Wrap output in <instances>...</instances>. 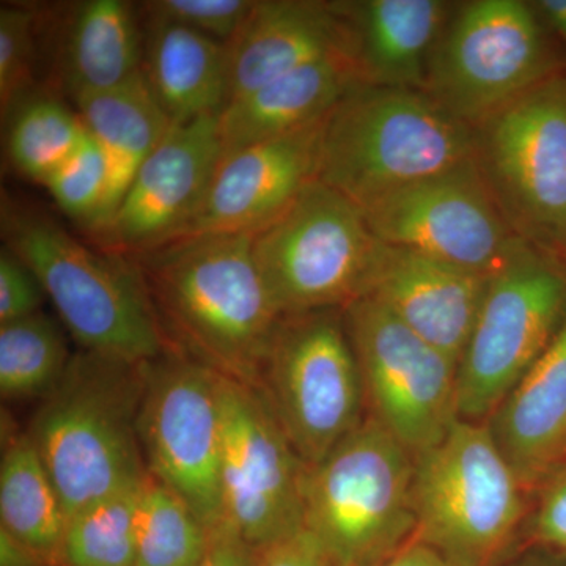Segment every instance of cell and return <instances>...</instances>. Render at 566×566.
I'll use <instances>...</instances> for the list:
<instances>
[{
  "label": "cell",
  "instance_id": "1",
  "mask_svg": "<svg viewBox=\"0 0 566 566\" xmlns=\"http://www.w3.org/2000/svg\"><path fill=\"white\" fill-rule=\"evenodd\" d=\"M252 243L253 234H189L126 260L172 349L259 389L282 315Z\"/></svg>",
  "mask_w": 566,
  "mask_h": 566
},
{
  "label": "cell",
  "instance_id": "2",
  "mask_svg": "<svg viewBox=\"0 0 566 566\" xmlns=\"http://www.w3.org/2000/svg\"><path fill=\"white\" fill-rule=\"evenodd\" d=\"M145 364L81 352L41 398L28 433L66 517L147 476L137 433Z\"/></svg>",
  "mask_w": 566,
  "mask_h": 566
},
{
  "label": "cell",
  "instance_id": "3",
  "mask_svg": "<svg viewBox=\"0 0 566 566\" xmlns=\"http://www.w3.org/2000/svg\"><path fill=\"white\" fill-rule=\"evenodd\" d=\"M474 155V128L427 92L360 85L324 123L318 181L364 210Z\"/></svg>",
  "mask_w": 566,
  "mask_h": 566
},
{
  "label": "cell",
  "instance_id": "4",
  "mask_svg": "<svg viewBox=\"0 0 566 566\" xmlns=\"http://www.w3.org/2000/svg\"><path fill=\"white\" fill-rule=\"evenodd\" d=\"M2 232L82 352L145 364L172 349L128 260L82 244L40 212L3 207Z\"/></svg>",
  "mask_w": 566,
  "mask_h": 566
},
{
  "label": "cell",
  "instance_id": "5",
  "mask_svg": "<svg viewBox=\"0 0 566 566\" xmlns=\"http://www.w3.org/2000/svg\"><path fill=\"white\" fill-rule=\"evenodd\" d=\"M528 494L488 423L457 420L416 458V538L450 566H497L524 532Z\"/></svg>",
  "mask_w": 566,
  "mask_h": 566
},
{
  "label": "cell",
  "instance_id": "6",
  "mask_svg": "<svg viewBox=\"0 0 566 566\" xmlns=\"http://www.w3.org/2000/svg\"><path fill=\"white\" fill-rule=\"evenodd\" d=\"M416 457L370 416L304 475V531L340 566H375L416 536Z\"/></svg>",
  "mask_w": 566,
  "mask_h": 566
},
{
  "label": "cell",
  "instance_id": "7",
  "mask_svg": "<svg viewBox=\"0 0 566 566\" xmlns=\"http://www.w3.org/2000/svg\"><path fill=\"white\" fill-rule=\"evenodd\" d=\"M565 316L566 263L517 241L490 275L458 360V419L486 422L545 352Z\"/></svg>",
  "mask_w": 566,
  "mask_h": 566
},
{
  "label": "cell",
  "instance_id": "8",
  "mask_svg": "<svg viewBox=\"0 0 566 566\" xmlns=\"http://www.w3.org/2000/svg\"><path fill=\"white\" fill-rule=\"evenodd\" d=\"M381 241L344 193L314 181L270 226L252 252L282 316L344 308L365 296Z\"/></svg>",
  "mask_w": 566,
  "mask_h": 566
},
{
  "label": "cell",
  "instance_id": "9",
  "mask_svg": "<svg viewBox=\"0 0 566 566\" xmlns=\"http://www.w3.org/2000/svg\"><path fill=\"white\" fill-rule=\"evenodd\" d=\"M474 161L510 229L566 263V73L474 128Z\"/></svg>",
  "mask_w": 566,
  "mask_h": 566
},
{
  "label": "cell",
  "instance_id": "10",
  "mask_svg": "<svg viewBox=\"0 0 566 566\" xmlns=\"http://www.w3.org/2000/svg\"><path fill=\"white\" fill-rule=\"evenodd\" d=\"M560 71L534 3L474 0L453 10L423 92L475 128Z\"/></svg>",
  "mask_w": 566,
  "mask_h": 566
},
{
  "label": "cell",
  "instance_id": "11",
  "mask_svg": "<svg viewBox=\"0 0 566 566\" xmlns=\"http://www.w3.org/2000/svg\"><path fill=\"white\" fill-rule=\"evenodd\" d=\"M256 390L307 465L353 433L367 401L344 311L282 316Z\"/></svg>",
  "mask_w": 566,
  "mask_h": 566
},
{
  "label": "cell",
  "instance_id": "12",
  "mask_svg": "<svg viewBox=\"0 0 566 566\" xmlns=\"http://www.w3.org/2000/svg\"><path fill=\"white\" fill-rule=\"evenodd\" d=\"M223 376L169 349L145 364L137 433L145 468L212 532L223 527Z\"/></svg>",
  "mask_w": 566,
  "mask_h": 566
},
{
  "label": "cell",
  "instance_id": "13",
  "mask_svg": "<svg viewBox=\"0 0 566 566\" xmlns=\"http://www.w3.org/2000/svg\"><path fill=\"white\" fill-rule=\"evenodd\" d=\"M367 416L416 458L457 422L458 363L420 338L371 297L344 308Z\"/></svg>",
  "mask_w": 566,
  "mask_h": 566
},
{
  "label": "cell",
  "instance_id": "14",
  "mask_svg": "<svg viewBox=\"0 0 566 566\" xmlns=\"http://www.w3.org/2000/svg\"><path fill=\"white\" fill-rule=\"evenodd\" d=\"M223 526L255 551L304 531L307 464L263 395L223 376Z\"/></svg>",
  "mask_w": 566,
  "mask_h": 566
},
{
  "label": "cell",
  "instance_id": "15",
  "mask_svg": "<svg viewBox=\"0 0 566 566\" xmlns=\"http://www.w3.org/2000/svg\"><path fill=\"white\" fill-rule=\"evenodd\" d=\"M381 243L491 275L517 241L474 159L387 193L364 208Z\"/></svg>",
  "mask_w": 566,
  "mask_h": 566
},
{
  "label": "cell",
  "instance_id": "16",
  "mask_svg": "<svg viewBox=\"0 0 566 566\" xmlns=\"http://www.w3.org/2000/svg\"><path fill=\"white\" fill-rule=\"evenodd\" d=\"M219 117L170 126L145 159L106 226L91 233L98 251L129 256L186 233L221 161Z\"/></svg>",
  "mask_w": 566,
  "mask_h": 566
},
{
  "label": "cell",
  "instance_id": "17",
  "mask_svg": "<svg viewBox=\"0 0 566 566\" xmlns=\"http://www.w3.org/2000/svg\"><path fill=\"white\" fill-rule=\"evenodd\" d=\"M326 118L300 132L222 153L203 202L182 237L255 234L275 221L318 180Z\"/></svg>",
  "mask_w": 566,
  "mask_h": 566
},
{
  "label": "cell",
  "instance_id": "18",
  "mask_svg": "<svg viewBox=\"0 0 566 566\" xmlns=\"http://www.w3.org/2000/svg\"><path fill=\"white\" fill-rule=\"evenodd\" d=\"M488 281L490 275L382 243L365 296L458 363Z\"/></svg>",
  "mask_w": 566,
  "mask_h": 566
},
{
  "label": "cell",
  "instance_id": "19",
  "mask_svg": "<svg viewBox=\"0 0 566 566\" xmlns=\"http://www.w3.org/2000/svg\"><path fill=\"white\" fill-rule=\"evenodd\" d=\"M227 44L229 104L311 63L335 55L356 61L352 22L342 2L260 0Z\"/></svg>",
  "mask_w": 566,
  "mask_h": 566
},
{
  "label": "cell",
  "instance_id": "20",
  "mask_svg": "<svg viewBox=\"0 0 566 566\" xmlns=\"http://www.w3.org/2000/svg\"><path fill=\"white\" fill-rule=\"evenodd\" d=\"M531 493L566 461V316L531 370L486 420Z\"/></svg>",
  "mask_w": 566,
  "mask_h": 566
},
{
  "label": "cell",
  "instance_id": "21",
  "mask_svg": "<svg viewBox=\"0 0 566 566\" xmlns=\"http://www.w3.org/2000/svg\"><path fill=\"white\" fill-rule=\"evenodd\" d=\"M365 85L423 91L428 66L455 7L441 0L342 2Z\"/></svg>",
  "mask_w": 566,
  "mask_h": 566
},
{
  "label": "cell",
  "instance_id": "22",
  "mask_svg": "<svg viewBox=\"0 0 566 566\" xmlns=\"http://www.w3.org/2000/svg\"><path fill=\"white\" fill-rule=\"evenodd\" d=\"M365 85L352 55L311 63L234 99L219 115L222 153L300 132L322 122Z\"/></svg>",
  "mask_w": 566,
  "mask_h": 566
},
{
  "label": "cell",
  "instance_id": "23",
  "mask_svg": "<svg viewBox=\"0 0 566 566\" xmlns=\"http://www.w3.org/2000/svg\"><path fill=\"white\" fill-rule=\"evenodd\" d=\"M142 74L172 125L219 117L229 104V44L191 29L148 22Z\"/></svg>",
  "mask_w": 566,
  "mask_h": 566
},
{
  "label": "cell",
  "instance_id": "24",
  "mask_svg": "<svg viewBox=\"0 0 566 566\" xmlns=\"http://www.w3.org/2000/svg\"><path fill=\"white\" fill-rule=\"evenodd\" d=\"M76 106L85 129L109 163V189L98 222L88 230L93 233L106 226L120 207L137 170L172 122L156 102L142 71L120 87L77 99Z\"/></svg>",
  "mask_w": 566,
  "mask_h": 566
},
{
  "label": "cell",
  "instance_id": "25",
  "mask_svg": "<svg viewBox=\"0 0 566 566\" xmlns=\"http://www.w3.org/2000/svg\"><path fill=\"white\" fill-rule=\"evenodd\" d=\"M134 11L123 0H91L74 11L62 57L74 102L120 87L140 73L144 43Z\"/></svg>",
  "mask_w": 566,
  "mask_h": 566
},
{
  "label": "cell",
  "instance_id": "26",
  "mask_svg": "<svg viewBox=\"0 0 566 566\" xmlns=\"http://www.w3.org/2000/svg\"><path fill=\"white\" fill-rule=\"evenodd\" d=\"M65 509L28 431L10 438L0 461V531L62 565Z\"/></svg>",
  "mask_w": 566,
  "mask_h": 566
},
{
  "label": "cell",
  "instance_id": "27",
  "mask_svg": "<svg viewBox=\"0 0 566 566\" xmlns=\"http://www.w3.org/2000/svg\"><path fill=\"white\" fill-rule=\"evenodd\" d=\"M73 359L61 326L50 315L0 324V392L6 400L46 397Z\"/></svg>",
  "mask_w": 566,
  "mask_h": 566
},
{
  "label": "cell",
  "instance_id": "28",
  "mask_svg": "<svg viewBox=\"0 0 566 566\" xmlns=\"http://www.w3.org/2000/svg\"><path fill=\"white\" fill-rule=\"evenodd\" d=\"M211 534L169 488L145 476L137 509L136 566H197Z\"/></svg>",
  "mask_w": 566,
  "mask_h": 566
},
{
  "label": "cell",
  "instance_id": "29",
  "mask_svg": "<svg viewBox=\"0 0 566 566\" xmlns=\"http://www.w3.org/2000/svg\"><path fill=\"white\" fill-rule=\"evenodd\" d=\"M142 483L69 517L62 542V566H136Z\"/></svg>",
  "mask_w": 566,
  "mask_h": 566
},
{
  "label": "cell",
  "instance_id": "30",
  "mask_svg": "<svg viewBox=\"0 0 566 566\" xmlns=\"http://www.w3.org/2000/svg\"><path fill=\"white\" fill-rule=\"evenodd\" d=\"M9 155L18 172L44 185L87 137L77 112L52 96L25 98L14 109Z\"/></svg>",
  "mask_w": 566,
  "mask_h": 566
},
{
  "label": "cell",
  "instance_id": "31",
  "mask_svg": "<svg viewBox=\"0 0 566 566\" xmlns=\"http://www.w3.org/2000/svg\"><path fill=\"white\" fill-rule=\"evenodd\" d=\"M43 186L57 207L88 232L102 216L109 189V163L103 148L87 134Z\"/></svg>",
  "mask_w": 566,
  "mask_h": 566
},
{
  "label": "cell",
  "instance_id": "32",
  "mask_svg": "<svg viewBox=\"0 0 566 566\" xmlns=\"http://www.w3.org/2000/svg\"><path fill=\"white\" fill-rule=\"evenodd\" d=\"M36 17L32 7L0 9V109L9 118L32 85L36 50Z\"/></svg>",
  "mask_w": 566,
  "mask_h": 566
},
{
  "label": "cell",
  "instance_id": "33",
  "mask_svg": "<svg viewBox=\"0 0 566 566\" xmlns=\"http://www.w3.org/2000/svg\"><path fill=\"white\" fill-rule=\"evenodd\" d=\"M255 2L251 0H153L142 3L147 22L181 25L222 43L243 28Z\"/></svg>",
  "mask_w": 566,
  "mask_h": 566
},
{
  "label": "cell",
  "instance_id": "34",
  "mask_svg": "<svg viewBox=\"0 0 566 566\" xmlns=\"http://www.w3.org/2000/svg\"><path fill=\"white\" fill-rule=\"evenodd\" d=\"M534 493L536 499L524 532L535 546L566 556V461L554 469Z\"/></svg>",
  "mask_w": 566,
  "mask_h": 566
},
{
  "label": "cell",
  "instance_id": "35",
  "mask_svg": "<svg viewBox=\"0 0 566 566\" xmlns=\"http://www.w3.org/2000/svg\"><path fill=\"white\" fill-rule=\"evenodd\" d=\"M44 296L46 293L31 268L3 248L0 253V324L39 314Z\"/></svg>",
  "mask_w": 566,
  "mask_h": 566
},
{
  "label": "cell",
  "instance_id": "36",
  "mask_svg": "<svg viewBox=\"0 0 566 566\" xmlns=\"http://www.w3.org/2000/svg\"><path fill=\"white\" fill-rule=\"evenodd\" d=\"M255 566H340L308 534L289 536L282 542L256 551Z\"/></svg>",
  "mask_w": 566,
  "mask_h": 566
},
{
  "label": "cell",
  "instance_id": "37",
  "mask_svg": "<svg viewBox=\"0 0 566 566\" xmlns=\"http://www.w3.org/2000/svg\"><path fill=\"white\" fill-rule=\"evenodd\" d=\"M256 551L229 527L212 532L210 547L197 566H255Z\"/></svg>",
  "mask_w": 566,
  "mask_h": 566
},
{
  "label": "cell",
  "instance_id": "38",
  "mask_svg": "<svg viewBox=\"0 0 566 566\" xmlns=\"http://www.w3.org/2000/svg\"><path fill=\"white\" fill-rule=\"evenodd\" d=\"M375 566H450L433 547L415 538L401 546L397 553Z\"/></svg>",
  "mask_w": 566,
  "mask_h": 566
},
{
  "label": "cell",
  "instance_id": "39",
  "mask_svg": "<svg viewBox=\"0 0 566 566\" xmlns=\"http://www.w3.org/2000/svg\"><path fill=\"white\" fill-rule=\"evenodd\" d=\"M0 566H62L39 556L0 531Z\"/></svg>",
  "mask_w": 566,
  "mask_h": 566
},
{
  "label": "cell",
  "instance_id": "40",
  "mask_svg": "<svg viewBox=\"0 0 566 566\" xmlns=\"http://www.w3.org/2000/svg\"><path fill=\"white\" fill-rule=\"evenodd\" d=\"M534 7L545 24L564 41L566 48V0H538L534 2Z\"/></svg>",
  "mask_w": 566,
  "mask_h": 566
},
{
  "label": "cell",
  "instance_id": "41",
  "mask_svg": "<svg viewBox=\"0 0 566 566\" xmlns=\"http://www.w3.org/2000/svg\"><path fill=\"white\" fill-rule=\"evenodd\" d=\"M497 566H549L545 564V562L542 560V558L535 557V556H526V557H515L510 556L509 558H505L502 564H499Z\"/></svg>",
  "mask_w": 566,
  "mask_h": 566
}]
</instances>
